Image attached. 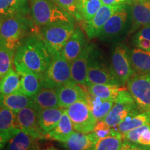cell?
<instances>
[{"mask_svg": "<svg viewBox=\"0 0 150 150\" xmlns=\"http://www.w3.org/2000/svg\"><path fill=\"white\" fill-rule=\"evenodd\" d=\"M51 61L52 55L39 33L24 38L15 52V67H24L40 76Z\"/></svg>", "mask_w": 150, "mask_h": 150, "instance_id": "obj_1", "label": "cell"}, {"mask_svg": "<svg viewBox=\"0 0 150 150\" xmlns=\"http://www.w3.org/2000/svg\"><path fill=\"white\" fill-rule=\"evenodd\" d=\"M36 28L30 16L4 19L0 27V42L16 52L24 38L38 33Z\"/></svg>", "mask_w": 150, "mask_h": 150, "instance_id": "obj_2", "label": "cell"}, {"mask_svg": "<svg viewBox=\"0 0 150 150\" xmlns=\"http://www.w3.org/2000/svg\"><path fill=\"white\" fill-rule=\"evenodd\" d=\"M30 17L37 27L57 22L75 21L76 19L53 0H29Z\"/></svg>", "mask_w": 150, "mask_h": 150, "instance_id": "obj_3", "label": "cell"}, {"mask_svg": "<svg viewBox=\"0 0 150 150\" xmlns=\"http://www.w3.org/2000/svg\"><path fill=\"white\" fill-rule=\"evenodd\" d=\"M75 27V21H71L54 22L40 28L41 37L52 56L62 52Z\"/></svg>", "mask_w": 150, "mask_h": 150, "instance_id": "obj_4", "label": "cell"}, {"mask_svg": "<svg viewBox=\"0 0 150 150\" xmlns=\"http://www.w3.org/2000/svg\"><path fill=\"white\" fill-rule=\"evenodd\" d=\"M42 87L58 88L72 81L71 79L70 63L61 52L52 56V61L41 76Z\"/></svg>", "mask_w": 150, "mask_h": 150, "instance_id": "obj_5", "label": "cell"}, {"mask_svg": "<svg viewBox=\"0 0 150 150\" xmlns=\"http://www.w3.org/2000/svg\"><path fill=\"white\" fill-rule=\"evenodd\" d=\"M131 21L129 6H123L108 19L98 38L103 41H114L121 38L129 29Z\"/></svg>", "mask_w": 150, "mask_h": 150, "instance_id": "obj_6", "label": "cell"}, {"mask_svg": "<svg viewBox=\"0 0 150 150\" xmlns=\"http://www.w3.org/2000/svg\"><path fill=\"white\" fill-rule=\"evenodd\" d=\"M140 110L128 90L125 88L118 94L113 106L103 121L110 127H115L129 115L139 113Z\"/></svg>", "mask_w": 150, "mask_h": 150, "instance_id": "obj_7", "label": "cell"}, {"mask_svg": "<svg viewBox=\"0 0 150 150\" xmlns=\"http://www.w3.org/2000/svg\"><path fill=\"white\" fill-rule=\"evenodd\" d=\"M75 131L88 134L93 132L97 120L92 112L87 99H80L67 108Z\"/></svg>", "mask_w": 150, "mask_h": 150, "instance_id": "obj_8", "label": "cell"}, {"mask_svg": "<svg viewBox=\"0 0 150 150\" xmlns=\"http://www.w3.org/2000/svg\"><path fill=\"white\" fill-rule=\"evenodd\" d=\"M110 69L122 85L127 84L134 74L129 57V50L124 44L116 45L112 50Z\"/></svg>", "mask_w": 150, "mask_h": 150, "instance_id": "obj_9", "label": "cell"}, {"mask_svg": "<svg viewBox=\"0 0 150 150\" xmlns=\"http://www.w3.org/2000/svg\"><path fill=\"white\" fill-rule=\"evenodd\" d=\"M98 51L94 49L88 67L86 87L95 84L122 86L120 81L112 74L110 68L99 59Z\"/></svg>", "mask_w": 150, "mask_h": 150, "instance_id": "obj_10", "label": "cell"}, {"mask_svg": "<svg viewBox=\"0 0 150 150\" xmlns=\"http://www.w3.org/2000/svg\"><path fill=\"white\" fill-rule=\"evenodd\" d=\"M127 90L140 109L150 110V74L134 73L127 83Z\"/></svg>", "mask_w": 150, "mask_h": 150, "instance_id": "obj_11", "label": "cell"}, {"mask_svg": "<svg viewBox=\"0 0 150 150\" xmlns=\"http://www.w3.org/2000/svg\"><path fill=\"white\" fill-rule=\"evenodd\" d=\"M39 111L33 106H28L17 112V120L20 131L38 140L46 139L38 119Z\"/></svg>", "mask_w": 150, "mask_h": 150, "instance_id": "obj_12", "label": "cell"}, {"mask_svg": "<svg viewBox=\"0 0 150 150\" xmlns=\"http://www.w3.org/2000/svg\"><path fill=\"white\" fill-rule=\"evenodd\" d=\"M123 6L103 5L97 13L88 21L83 22L82 27L89 38L98 37L101 30L108 20Z\"/></svg>", "mask_w": 150, "mask_h": 150, "instance_id": "obj_13", "label": "cell"}, {"mask_svg": "<svg viewBox=\"0 0 150 150\" xmlns=\"http://www.w3.org/2000/svg\"><path fill=\"white\" fill-rule=\"evenodd\" d=\"M95 48L94 45L88 42L81 53L70 63L72 81L83 87H86L88 67L91 54Z\"/></svg>", "mask_w": 150, "mask_h": 150, "instance_id": "obj_14", "label": "cell"}, {"mask_svg": "<svg viewBox=\"0 0 150 150\" xmlns=\"http://www.w3.org/2000/svg\"><path fill=\"white\" fill-rule=\"evenodd\" d=\"M131 27L130 32L150 25V1L134 0L129 6Z\"/></svg>", "mask_w": 150, "mask_h": 150, "instance_id": "obj_15", "label": "cell"}, {"mask_svg": "<svg viewBox=\"0 0 150 150\" xmlns=\"http://www.w3.org/2000/svg\"><path fill=\"white\" fill-rule=\"evenodd\" d=\"M83 86L70 81L57 88L59 107L67 108L80 99H87L88 92L84 90Z\"/></svg>", "mask_w": 150, "mask_h": 150, "instance_id": "obj_16", "label": "cell"}, {"mask_svg": "<svg viewBox=\"0 0 150 150\" xmlns=\"http://www.w3.org/2000/svg\"><path fill=\"white\" fill-rule=\"evenodd\" d=\"M87 44L88 41L83 30L76 26L74 32L62 50L61 54L71 63L81 53Z\"/></svg>", "mask_w": 150, "mask_h": 150, "instance_id": "obj_17", "label": "cell"}, {"mask_svg": "<svg viewBox=\"0 0 150 150\" xmlns=\"http://www.w3.org/2000/svg\"><path fill=\"white\" fill-rule=\"evenodd\" d=\"M20 77V92L33 97L42 88L41 76L24 67H15Z\"/></svg>", "mask_w": 150, "mask_h": 150, "instance_id": "obj_18", "label": "cell"}, {"mask_svg": "<svg viewBox=\"0 0 150 150\" xmlns=\"http://www.w3.org/2000/svg\"><path fill=\"white\" fill-rule=\"evenodd\" d=\"M98 140L94 132L84 134L74 131L61 143L67 150H91Z\"/></svg>", "mask_w": 150, "mask_h": 150, "instance_id": "obj_19", "label": "cell"}, {"mask_svg": "<svg viewBox=\"0 0 150 150\" xmlns=\"http://www.w3.org/2000/svg\"><path fill=\"white\" fill-rule=\"evenodd\" d=\"M16 16H30L29 0H0V20Z\"/></svg>", "mask_w": 150, "mask_h": 150, "instance_id": "obj_20", "label": "cell"}, {"mask_svg": "<svg viewBox=\"0 0 150 150\" xmlns=\"http://www.w3.org/2000/svg\"><path fill=\"white\" fill-rule=\"evenodd\" d=\"M0 106L17 112L28 106H33V99L21 92L9 95L0 94Z\"/></svg>", "mask_w": 150, "mask_h": 150, "instance_id": "obj_21", "label": "cell"}, {"mask_svg": "<svg viewBox=\"0 0 150 150\" xmlns=\"http://www.w3.org/2000/svg\"><path fill=\"white\" fill-rule=\"evenodd\" d=\"M33 99V107L38 110L46 108L59 107V98H58L57 88H41Z\"/></svg>", "mask_w": 150, "mask_h": 150, "instance_id": "obj_22", "label": "cell"}, {"mask_svg": "<svg viewBox=\"0 0 150 150\" xmlns=\"http://www.w3.org/2000/svg\"><path fill=\"white\" fill-rule=\"evenodd\" d=\"M20 131H21L17 120V112L0 106V132L11 140Z\"/></svg>", "mask_w": 150, "mask_h": 150, "instance_id": "obj_23", "label": "cell"}, {"mask_svg": "<svg viewBox=\"0 0 150 150\" xmlns=\"http://www.w3.org/2000/svg\"><path fill=\"white\" fill-rule=\"evenodd\" d=\"M65 109V108L58 107L39 110V124L46 135L57 126Z\"/></svg>", "mask_w": 150, "mask_h": 150, "instance_id": "obj_24", "label": "cell"}, {"mask_svg": "<svg viewBox=\"0 0 150 150\" xmlns=\"http://www.w3.org/2000/svg\"><path fill=\"white\" fill-rule=\"evenodd\" d=\"M129 57L134 73L150 74V52L135 47L129 51Z\"/></svg>", "mask_w": 150, "mask_h": 150, "instance_id": "obj_25", "label": "cell"}, {"mask_svg": "<svg viewBox=\"0 0 150 150\" xmlns=\"http://www.w3.org/2000/svg\"><path fill=\"white\" fill-rule=\"evenodd\" d=\"M5 150H40L36 138L20 131L5 146Z\"/></svg>", "mask_w": 150, "mask_h": 150, "instance_id": "obj_26", "label": "cell"}, {"mask_svg": "<svg viewBox=\"0 0 150 150\" xmlns=\"http://www.w3.org/2000/svg\"><path fill=\"white\" fill-rule=\"evenodd\" d=\"M73 131L74 130L73 129L72 123L67 114L66 108L57 126L46 135V139L63 142L72 134Z\"/></svg>", "mask_w": 150, "mask_h": 150, "instance_id": "obj_27", "label": "cell"}, {"mask_svg": "<svg viewBox=\"0 0 150 150\" xmlns=\"http://www.w3.org/2000/svg\"><path fill=\"white\" fill-rule=\"evenodd\" d=\"M150 124V110H145L136 114H131L115 127H112L122 135L127 131L143 125Z\"/></svg>", "mask_w": 150, "mask_h": 150, "instance_id": "obj_28", "label": "cell"}, {"mask_svg": "<svg viewBox=\"0 0 150 150\" xmlns=\"http://www.w3.org/2000/svg\"><path fill=\"white\" fill-rule=\"evenodd\" d=\"M87 102L97 121H102L111 110L115 101L105 100L100 97L93 96L88 93Z\"/></svg>", "mask_w": 150, "mask_h": 150, "instance_id": "obj_29", "label": "cell"}, {"mask_svg": "<svg viewBox=\"0 0 150 150\" xmlns=\"http://www.w3.org/2000/svg\"><path fill=\"white\" fill-rule=\"evenodd\" d=\"M18 92H20V77L13 67L0 79V94L9 95Z\"/></svg>", "mask_w": 150, "mask_h": 150, "instance_id": "obj_30", "label": "cell"}, {"mask_svg": "<svg viewBox=\"0 0 150 150\" xmlns=\"http://www.w3.org/2000/svg\"><path fill=\"white\" fill-rule=\"evenodd\" d=\"M125 88L117 85L95 84L88 87V92L93 96L100 97L105 100L115 101L118 94Z\"/></svg>", "mask_w": 150, "mask_h": 150, "instance_id": "obj_31", "label": "cell"}, {"mask_svg": "<svg viewBox=\"0 0 150 150\" xmlns=\"http://www.w3.org/2000/svg\"><path fill=\"white\" fill-rule=\"evenodd\" d=\"M123 142L122 135L112 128L111 133L108 136L100 138L91 150H120Z\"/></svg>", "mask_w": 150, "mask_h": 150, "instance_id": "obj_32", "label": "cell"}, {"mask_svg": "<svg viewBox=\"0 0 150 150\" xmlns=\"http://www.w3.org/2000/svg\"><path fill=\"white\" fill-rule=\"evenodd\" d=\"M102 6V0H79L77 11L79 21H88Z\"/></svg>", "mask_w": 150, "mask_h": 150, "instance_id": "obj_33", "label": "cell"}, {"mask_svg": "<svg viewBox=\"0 0 150 150\" xmlns=\"http://www.w3.org/2000/svg\"><path fill=\"white\" fill-rule=\"evenodd\" d=\"M15 52L0 42V79L14 67Z\"/></svg>", "mask_w": 150, "mask_h": 150, "instance_id": "obj_34", "label": "cell"}, {"mask_svg": "<svg viewBox=\"0 0 150 150\" xmlns=\"http://www.w3.org/2000/svg\"><path fill=\"white\" fill-rule=\"evenodd\" d=\"M56 4L72 15L76 20L79 21L77 5L79 0H53Z\"/></svg>", "mask_w": 150, "mask_h": 150, "instance_id": "obj_35", "label": "cell"}, {"mask_svg": "<svg viewBox=\"0 0 150 150\" xmlns=\"http://www.w3.org/2000/svg\"><path fill=\"white\" fill-rule=\"evenodd\" d=\"M111 131L112 127L103 120L97 122L93 130V132L95 133L99 140L108 136L111 133Z\"/></svg>", "mask_w": 150, "mask_h": 150, "instance_id": "obj_36", "label": "cell"}, {"mask_svg": "<svg viewBox=\"0 0 150 150\" xmlns=\"http://www.w3.org/2000/svg\"><path fill=\"white\" fill-rule=\"evenodd\" d=\"M137 144L145 147H150V124L147 128L141 133L138 138Z\"/></svg>", "mask_w": 150, "mask_h": 150, "instance_id": "obj_37", "label": "cell"}, {"mask_svg": "<svg viewBox=\"0 0 150 150\" xmlns=\"http://www.w3.org/2000/svg\"><path fill=\"white\" fill-rule=\"evenodd\" d=\"M134 0H102L103 5L130 6Z\"/></svg>", "mask_w": 150, "mask_h": 150, "instance_id": "obj_38", "label": "cell"}, {"mask_svg": "<svg viewBox=\"0 0 150 150\" xmlns=\"http://www.w3.org/2000/svg\"><path fill=\"white\" fill-rule=\"evenodd\" d=\"M123 147L125 150H150V147L138 146V144L132 143L126 140H124Z\"/></svg>", "mask_w": 150, "mask_h": 150, "instance_id": "obj_39", "label": "cell"}, {"mask_svg": "<svg viewBox=\"0 0 150 150\" xmlns=\"http://www.w3.org/2000/svg\"><path fill=\"white\" fill-rule=\"evenodd\" d=\"M135 36L140 37L142 38L147 39L148 40H150V25L141 28L138 31V32L135 35Z\"/></svg>", "mask_w": 150, "mask_h": 150, "instance_id": "obj_40", "label": "cell"}, {"mask_svg": "<svg viewBox=\"0 0 150 150\" xmlns=\"http://www.w3.org/2000/svg\"><path fill=\"white\" fill-rule=\"evenodd\" d=\"M10 139L6 136L5 134H4L3 133L0 132V150H1L4 147H5V146L6 145L7 142H8Z\"/></svg>", "mask_w": 150, "mask_h": 150, "instance_id": "obj_41", "label": "cell"}, {"mask_svg": "<svg viewBox=\"0 0 150 150\" xmlns=\"http://www.w3.org/2000/svg\"><path fill=\"white\" fill-rule=\"evenodd\" d=\"M44 150H59V149H56V148H55V147H50L47 148V149H44Z\"/></svg>", "mask_w": 150, "mask_h": 150, "instance_id": "obj_42", "label": "cell"}, {"mask_svg": "<svg viewBox=\"0 0 150 150\" xmlns=\"http://www.w3.org/2000/svg\"><path fill=\"white\" fill-rule=\"evenodd\" d=\"M120 150H125V149H124V147H123V145H122V147Z\"/></svg>", "mask_w": 150, "mask_h": 150, "instance_id": "obj_43", "label": "cell"}, {"mask_svg": "<svg viewBox=\"0 0 150 150\" xmlns=\"http://www.w3.org/2000/svg\"><path fill=\"white\" fill-rule=\"evenodd\" d=\"M1 21L0 20V27H1Z\"/></svg>", "mask_w": 150, "mask_h": 150, "instance_id": "obj_44", "label": "cell"}, {"mask_svg": "<svg viewBox=\"0 0 150 150\" xmlns=\"http://www.w3.org/2000/svg\"><path fill=\"white\" fill-rule=\"evenodd\" d=\"M149 1H150V0H149Z\"/></svg>", "mask_w": 150, "mask_h": 150, "instance_id": "obj_45", "label": "cell"}]
</instances>
